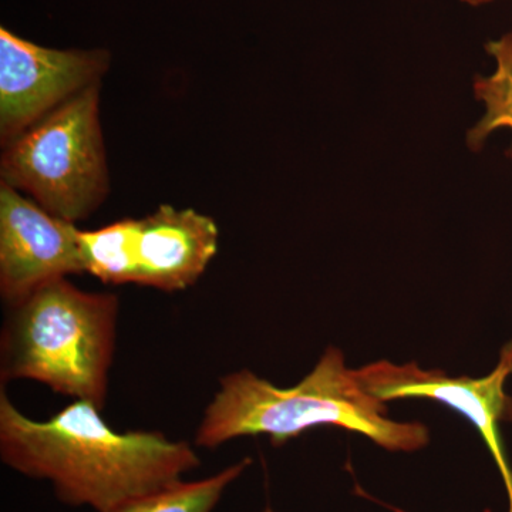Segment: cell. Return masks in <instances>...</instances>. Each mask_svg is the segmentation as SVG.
I'll use <instances>...</instances> for the list:
<instances>
[{
	"label": "cell",
	"mask_w": 512,
	"mask_h": 512,
	"mask_svg": "<svg viewBox=\"0 0 512 512\" xmlns=\"http://www.w3.org/2000/svg\"><path fill=\"white\" fill-rule=\"evenodd\" d=\"M106 50H56L0 29V137L3 146L64 101L100 83Z\"/></svg>",
	"instance_id": "obj_6"
},
{
	"label": "cell",
	"mask_w": 512,
	"mask_h": 512,
	"mask_svg": "<svg viewBox=\"0 0 512 512\" xmlns=\"http://www.w3.org/2000/svg\"><path fill=\"white\" fill-rule=\"evenodd\" d=\"M495 60L491 76L477 77L474 96L484 104V116L467 134V144L477 151L494 131H512V32L485 46Z\"/></svg>",
	"instance_id": "obj_9"
},
{
	"label": "cell",
	"mask_w": 512,
	"mask_h": 512,
	"mask_svg": "<svg viewBox=\"0 0 512 512\" xmlns=\"http://www.w3.org/2000/svg\"><path fill=\"white\" fill-rule=\"evenodd\" d=\"M137 220L126 218L96 229L80 231L84 274L104 284H133V242Z\"/></svg>",
	"instance_id": "obj_11"
},
{
	"label": "cell",
	"mask_w": 512,
	"mask_h": 512,
	"mask_svg": "<svg viewBox=\"0 0 512 512\" xmlns=\"http://www.w3.org/2000/svg\"><path fill=\"white\" fill-rule=\"evenodd\" d=\"M320 426L362 434L389 451L412 453L430 443L423 423L390 420L387 404L367 394L342 350L329 346L295 386H275L248 369L221 377L195 433V446L217 448L248 436H268L282 446Z\"/></svg>",
	"instance_id": "obj_2"
},
{
	"label": "cell",
	"mask_w": 512,
	"mask_h": 512,
	"mask_svg": "<svg viewBox=\"0 0 512 512\" xmlns=\"http://www.w3.org/2000/svg\"><path fill=\"white\" fill-rule=\"evenodd\" d=\"M84 274L80 229L0 183V293L12 305L40 286Z\"/></svg>",
	"instance_id": "obj_7"
},
{
	"label": "cell",
	"mask_w": 512,
	"mask_h": 512,
	"mask_svg": "<svg viewBox=\"0 0 512 512\" xmlns=\"http://www.w3.org/2000/svg\"><path fill=\"white\" fill-rule=\"evenodd\" d=\"M120 302L67 278L9 305L0 338V379L33 380L103 409L116 348Z\"/></svg>",
	"instance_id": "obj_3"
},
{
	"label": "cell",
	"mask_w": 512,
	"mask_h": 512,
	"mask_svg": "<svg viewBox=\"0 0 512 512\" xmlns=\"http://www.w3.org/2000/svg\"><path fill=\"white\" fill-rule=\"evenodd\" d=\"M218 239L217 224L207 215L161 205L137 220L133 284L165 292L190 288L217 254Z\"/></svg>",
	"instance_id": "obj_8"
},
{
	"label": "cell",
	"mask_w": 512,
	"mask_h": 512,
	"mask_svg": "<svg viewBox=\"0 0 512 512\" xmlns=\"http://www.w3.org/2000/svg\"><path fill=\"white\" fill-rule=\"evenodd\" d=\"M99 106L96 83L13 138L0 161L2 183L62 220L89 218L109 194Z\"/></svg>",
	"instance_id": "obj_4"
},
{
	"label": "cell",
	"mask_w": 512,
	"mask_h": 512,
	"mask_svg": "<svg viewBox=\"0 0 512 512\" xmlns=\"http://www.w3.org/2000/svg\"><path fill=\"white\" fill-rule=\"evenodd\" d=\"M262 512H275V511H274V510H272V508H271V507H268V508H265V510H264V511H262Z\"/></svg>",
	"instance_id": "obj_13"
},
{
	"label": "cell",
	"mask_w": 512,
	"mask_h": 512,
	"mask_svg": "<svg viewBox=\"0 0 512 512\" xmlns=\"http://www.w3.org/2000/svg\"><path fill=\"white\" fill-rule=\"evenodd\" d=\"M101 410L74 400L50 419L33 420L2 390L0 458L23 476L49 481L62 503L96 512L119 510L201 466L187 441L114 430Z\"/></svg>",
	"instance_id": "obj_1"
},
{
	"label": "cell",
	"mask_w": 512,
	"mask_h": 512,
	"mask_svg": "<svg viewBox=\"0 0 512 512\" xmlns=\"http://www.w3.org/2000/svg\"><path fill=\"white\" fill-rule=\"evenodd\" d=\"M512 375V340L501 350L500 360L490 375L450 377L443 370L421 369L417 363L389 360L369 363L356 369L360 386L380 402L426 399L446 404L466 417L478 431L493 456L512 512V468L505 453L501 424L512 421V397L505 393V382Z\"/></svg>",
	"instance_id": "obj_5"
},
{
	"label": "cell",
	"mask_w": 512,
	"mask_h": 512,
	"mask_svg": "<svg viewBox=\"0 0 512 512\" xmlns=\"http://www.w3.org/2000/svg\"><path fill=\"white\" fill-rule=\"evenodd\" d=\"M251 463V458H244L214 476L177 481L156 493L130 501L114 512H212L229 485L237 481Z\"/></svg>",
	"instance_id": "obj_10"
},
{
	"label": "cell",
	"mask_w": 512,
	"mask_h": 512,
	"mask_svg": "<svg viewBox=\"0 0 512 512\" xmlns=\"http://www.w3.org/2000/svg\"><path fill=\"white\" fill-rule=\"evenodd\" d=\"M463 2L468 3V5H483V3L491 2V0H463Z\"/></svg>",
	"instance_id": "obj_12"
}]
</instances>
